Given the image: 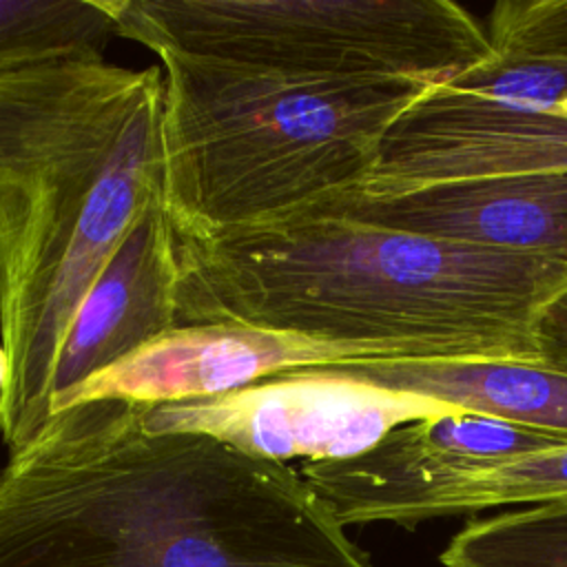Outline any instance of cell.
I'll use <instances>...</instances> for the list:
<instances>
[{
    "instance_id": "cell-1",
    "label": "cell",
    "mask_w": 567,
    "mask_h": 567,
    "mask_svg": "<svg viewBox=\"0 0 567 567\" xmlns=\"http://www.w3.org/2000/svg\"><path fill=\"white\" fill-rule=\"evenodd\" d=\"M0 567H370L288 463L69 405L0 467Z\"/></svg>"
},
{
    "instance_id": "cell-2",
    "label": "cell",
    "mask_w": 567,
    "mask_h": 567,
    "mask_svg": "<svg viewBox=\"0 0 567 567\" xmlns=\"http://www.w3.org/2000/svg\"><path fill=\"white\" fill-rule=\"evenodd\" d=\"M175 328L301 332L354 361L540 363L536 323L567 261L306 208L213 237L173 233Z\"/></svg>"
},
{
    "instance_id": "cell-3",
    "label": "cell",
    "mask_w": 567,
    "mask_h": 567,
    "mask_svg": "<svg viewBox=\"0 0 567 567\" xmlns=\"http://www.w3.org/2000/svg\"><path fill=\"white\" fill-rule=\"evenodd\" d=\"M164 202V71L104 58L0 66V439L51 419L71 319L131 226Z\"/></svg>"
},
{
    "instance_id": "cell-4",
    "label": "cell",
    "mask_w": 567,
    "mask_h": 567,
    "mask_svg": "<svg viewBox=\"0 0 567 567\" xmlns=\"http://www.w3.org/2000/svg\"><path fill=\"white\" fill-rule=\"evenodd\" d=\"M155 55L164 71V202L184 237L277 221L359 186L388 128L434 86Z\"/></svg>"
},
{
    "instance_id": "cell-5",
    "label": "cell",
    "mask_w": 567,
    "mask_h": 567,
    "mask_svg": "<svg viewBox=\"0 0 567 567\" xmlns=\"http://www.w3.org/2000/svg\"><path fill=\"white\" fill-rule=\"evenodd\" d=\"M115 18L153 53L288 78L436 86L489 55L485 27L450 0H115Z\"/></svg>"
},
{
    "instance_id": "cell-6",
    "label": "cell",
    "mask_w": 567,
    "mask_h": 567,
    "mask_svg": "<svg viewBox=\"0 0 567 567\" xmlns=\"http://www.w3.org/2000/svg\"><path fill=\"white\" fill-rule=\"evenodd\" d=\"M567 171V113L536 111L432 86L381 140L352 193L396 195L421 186Z\"/></svg>"
},
{
    "instance_id": "cell-7",
    "label": "cell",
    "mask_w": 567,
    "mask_h": 567,
    "mask_svg": "<svg viewBox=\"0 0 567 567\" xmlns=\"http://www.w3.org/2000/svg\"><path fill=\"white\" fill-rule=\"evenodd\" d=\"M350 361L346 348L301 332L246 323L177 326L84 381L60 410L93 399L140 405L208 399L281 372Z\"/></svg>"
},
{
    "instance_id": "cell-8",
    "label": "cell",
    "mask_w": 567,
    "mask_h": 567,
    "mask_svg": "<svg viewBox=\"0 0 567 567\" xmlns=\"http://www.w3.org/2000/svg\"><path fill=\"white\" fill-rule=\"evenodd\" d=\"M312 208L381 228L567 261V171L443 182L396 195L346 190Z\"/></svg>"
},
{
    "instance_id": "cell-9",
    "label": "cell",
    "mask_w": 567,
    "mask_h": 567,
    "mask_svg": "<svg viewBox=\"0 0 567 567\" xmlns=\"http://www.w3.org/2000/svg\"><path fill=\"white\" fill-rule=\"evenodd\" d=\"M175 328V248L166 202L126 233L80 301L51 381V414L84 381Z\"/></svg>"
},
{
    "instance_id": "cell-10",
    "label": "cell",
    "mask_w": 567,
    "mask_h": 567,
    "mask_svg": "<svg viewBox=\"0 0 567 567\" xmlns=\"http://www.w3.org/2000/svg\"><path fill=\"white\" fill-rule=\"evenodd\" d=\"M359 379L452 412L489 416L567 439V374L520 361H350Z\"/></svg>"
},
{
    "instance_id": "cell-11",
    "label": "cell",
    "mask_w": 567,
    "mask_h": 567,
    "mask_svg": "<svg viewBox=\"0 0 567 567\" xmlns=\"http://www.w3.org/2000/svg\"><path fill=\"white\" fill-rule=\"evenodd\" d=\"M489 55L441 86L567 113V0H505L487 20Z\"/></svg>"
},
{
    "instance_id": "cell-12",
    "label": "cell",
    "mask_w": 567,
    "mask_h": 567,
    "mask_svg": "<svg viewBox=\"0 0 567 567\" xmlns=\"http://www.w3.org/2000/svg\"><path fill=\"white\" fill-rule=\"evenodd\" d=\"M545 503H567V445L487 467L432 474L388 498L377 523L414 525L434 516Z\"/></svg>"
},
{
    "instance_id": "cell-13",
    "label": "cell",
    "mask_w": 567,
    "mask_h": 567,
    "mask_svg": "<svg viewBox=\"0 0 567 567\" xmlns=\"http://www.w3.org/2000/svg\"><path fill=\"white\" fill-rule=\"evenodd\" d=\"M115 38H122L115 0H0V66L104 58Z\"/></svg>"
},
{
    "instance_id": "cell-14",
    "label": "cell",
    "mask_w": 567,
    "mask_h": 567,
    "mask_svg": "<svg viewBox=\"0 0 567 567\" xmlns=\"http://www.w3.org/2000/svg\"><path fill=\"white\" fill-rule=\"evenodd\" d=\"M443 567H567V503L529 505L467 523Z\"/></svg>"
},
{
    "instance_id": "cell-15",
    "label": "cell",
    "mask_w": 567,
    "mask_h": 567,
    "mask_svg": "<svg viewBox=\"0 0 567 567\" xmlns=\"http://www.w3.org/2000/svg\"><path fill=\"white\" fill-rule=\"evenodd\" d=\"M536 337L540 365L567 374V286L545 303L536 323Z\"/></svg>"
},
{
    "instance_id": "cell-16",
    "label": "cell",
    "mask_w": 567,
    "mask_h": 567,
    "mask_svg": "<svg viewBox=\"0 0 567 567\" xmlns=\"http://www.w3.org/2000/svg\"><path fill=\"white\" fill-rule=\"evenodd\" d=\"M7 377H9V359H7V352H4V348L0 343V392H2L4 383H7Z\"/></svg>"
}]
</instances>
